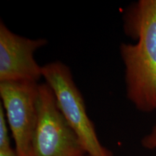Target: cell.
I'll return each mask as SVG.
<instances>
[{
	"instance_id": "52a82bcc",
	"label": "cell",
	"mask_w": 156,
	"mask_h": 156,
	"mask_svg": "<svg viewBox=\"0 0 156 156\" xmlns=\"http://www.w3.org/2000/svg\"><path fill=\"white\" fill-rule=\"evenodd\" d=\"M142 147L147 150L156 149V124L153 126L151 132L142 138L141 141Z\"/></svg>"
},
{
	"instance_id": "9c48e42d",
	"label": "cell",
	"mask_w": 156,
	"mask_h": 156,
	"mask_svg": "<svg viewBox=\"0 0 156 156\" xmlns=\"http://www.w3.org/2000/svg\"><path fill=\"white\" fill-rule=\"evenodd\" d=\"M83 156H90V155H83Z\"/></svg>"
},
{
	"instance_id": "6da1fadb",
	"label": "cell",
	"mask_w": 156,
	"mask_h": 156,
	"mask_svg": "<svg viewBox=\"0 0 156 156\" xmlns=\"http://www.w3.org/2000/svg\"><path fill=\"white\" fill-rule=\"evenodd\" d=\"M126 34L136 44H123L126 97L140 112L156 111V0H140L126 15Z\"/></svg>"
},
{
	"instance_id": "7a4b0ae2",
	"label": "cell",
	"mask_w": 156,
	"mask_h": 156,
	"mask_svg": "<svg viewBox=\"0 0 156 156\" xmlns=\"http://www.w3.org/2000/svg\"><path fill=\"white\" fill-rule=\"evenodd\" d=\"M42 75L53 91L62 114L77 134L87 155L113 156L98 137L94 124L87 115L83 95L69 67L59 61L50 62L42 66Z\"/></svg>"
},
{
	"instance_id": "3957f363",
	"label": "cell",
	"mask_w": 156,
	"mask_h": 156,
	"mask_svg": "<svg viewBox=\"0 0 156 156\" xmlns=\"http://www.w3.org/2000/svg\"><path fill=\"white\" fill-rule=\"evenodd\" d=\"M87 155L79 138L58 108L48 85L39 84L38 120L29 156Z\"/></svg>"
},
{
	"instance_id": "277c9868",
	"label": "cell",
	"mask_w": 156,
	"mask_h": 156,
	"mask_svg": "<svg viewBox=\"0 0 156 156\" xmlns=\"http://www.w3.org/2000/svg\"><path fill=\"white\" fill-rule=\"evenodd\" d=\"M39 84L32 82L0 83L1 104L19 156H29L38 120Z\"/></svg>"
},
{
	"instance_id": "8992f818",
	"label": "cell",
	"mask_w": 156,
	"mask_h": 156,
	"mask_svg": "<svg viewBox=\"0 0 156 156\" xmlns=\"http://www.w3.org/2000/svg\"><path fill=\"white\" fill-rule=\"evenodd\" d=\"M9 127L7 123L5 110L0 104V150L11 147Z\"/></svg>"
},
{
	"instance_id": "ba28073f",
	"label": "cell",
	"mask_w": 156,
	"mask_h": 156,
	"mask_svg": "<svg viewBox=\"0 0 156 156\" xmlns=\"http://www.w3.org/2000/svg\"><path fill=\"white\" fill-rule=\"evenodd\" d=\"M0 156H19L16 150L12 147L5 150H0Z\"/></svg>"
},
{
	"instance_id": "5b68a950",
	"label": "cell",
	"mask_w": 156,
	"mask_h": 156,
	"mask_svg": "<svg viewBox=\"0 0 156 156\" xmlns=\"http://www.w3.org/2000/svg\"><path fill=\"white\" fill-rule=\"evenodd\" d=\"M47 44L44 38L32 39L13 33L0 23V83L32 82L43 77L42 66L34 54Z\"/></svg>"
}]
</instances>
